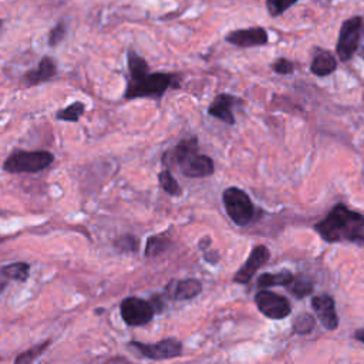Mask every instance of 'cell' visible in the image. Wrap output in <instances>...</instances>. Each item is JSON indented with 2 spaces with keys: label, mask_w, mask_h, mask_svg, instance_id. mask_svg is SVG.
Segmentation results:
<instances>
[{
  "label": "cell",
  "mask_w": 364,
  "mask_h": 364,
  "mask_svg": "<svg viewBox=\"0 0 364 364\" xmlns=\"http://www.w3.org/2000/svg\"><path fill=\"white\" fill-rule=\"evenodd\" d=\"M198 138L189 137L181 140L171 151L164 154L162 162L168 167H178L180 173L186 178H206L213 174V161L208 156L200 154Z\"/></svg>",
  "instance_id": "1"
},
{
  "label": "cell",
  "mask_w": 364,
  "mask_h": 364,
  "mask_svg": "<svg viewBox=\"0 0 364 364\" xmlns=\"http://www.w3.org/2000/svg\"><path fill=\"white\" fill-rule=\"evenodd\" d=\"M204 258H205V261L208 264H217L218 259H220V255H218L217 250H209V249H206L205 253H204Z\"/></svg>",
  "instance_id": "31"
},
{
  "label": "cell",
  "mask_w": 364,
  "mask_h": 364,
  "mask_svg": "<svg viewBox=\"0 0 364 364\" xmlns=\"http://www.w3.org/2000/svg\"><path fill=\"white\" fill-rule=\"evenodd\" d=\"M226 41L238 47L262 46L268 43V33L262 28L233 30L226 36Z\"/></svg>",
  "instance_id": "12"
},
{
  "label": "cell",
  "mask_w": 364,
  "mask_h": 364,
  "mask_svg": "<svg viewBox=\"0 0 364 364\" xmlns=\"http://www.w3.org/2000/svg\"><path fill=\"white\" fill-rule=\"evenodd\" d=\"M364 217L347 209L345 205H336L328 218L316 225V231L328 242L356 241L361 237Z\"/></svg>",
  "instance_id": "2"
},
{
  "label": "cell",
  "mask_w": 364,
  "mask_h": 364,
  "mask_svg": "<svg viewBox=\"0 0 364 364\" xmlns=\"http://www.w3.org/2000/svg\"><path fill=\"white\" fill-rule=\"evenodd\" d=\"M238 103V100L231 94H220L213 98L212 104L208 109V114L211 117H215L229 125L235 124V116H233V105Z\"/></svg>",
  "instance_id": "14"
},
{
  "label": "cell",
  "mask_w": 364,
  "mask_h": 364,
  "mask_svg": "<svg viewBox=\"0 0 364 364\" xmlns=\"http://www.w3.org/2000/svg\"><path fill=\"white\" fill-rule=\"evenodd\" d=\"M198 246H200V249H201V250H204V252H205V250H206V249L211 246V239H209V238H204V239H202V241L198 244Z\"/></svg>",
  "instance_id": "32"
},
{
  "label": "cell",
  "mask_w": 364,
  "mask_h": 364,
  "mask_svg": "<svg viewBox=\"0 0 364 364\" xmlns=\"http://www.w3.org/2000/svg\"><path fill=\"white\" fill-rule=\"evenodd\" d=\"M270 258V253L268 250L266 246L259 245V246H255L252 253L249 255L248 261L244 264V266L237 272L233 277V282L241 283V285H246L253 275L258 272Z\"/></svg>",
  "instance_id": "10"
},
{
  "label": "cell",
  "mask_w": 364,
  "mask_h": 364,
  "mask_svg": "<svg viewBox=\"0 0 364 364\" xmlns=\"http://www.w3.org/2000/svg\"><path fill=\"white\" fill-rule=\"evenodd\" d=\"M364 30V21L360 16L346 20L340 29L337 41V54L341 61H347L353 57L360 46V40Z\"/></svg>",
  "instance_id": "6"
},
{
  "label": "cell",
  "mask_w": 364,
  "mask_h": 364,
  "mask_svg": "<svg viewBox=\"0 0 364 364\" xmlns=\"http://www.w3.org/2000/svg\"><path fill=\"white\" fill-rule=\"evenodd\" d=\"M56 74H57V64L54 58H52L50 56H45L40 60L39 66L34 70H30L25 74L23 80L29 87H33V85H39L41 83L52 80Z\"/></svg>",
  "instance_id": "13"
},
{
  "label": "cell",
  "mask_w": 364,
  "mask_h": 364,
  "mask_svg": "<svg viewBox=\"0 0 364 364\" xmlns=\"http://www.w3.org/2000/svg\"><path fill=\"white\" fill-rule=\"evenodd\" d=\"M9 282H12L9 279V276L6 275V272L3 270V268H0V295H2L5 292V289L8 288Z\"/></svg>",
  "instance_id": "30"
},
{
  "label": "cell",
  "mask_w": 364,
  "mask_h": 364,
  "mask_svg": "<svg viewBox=\"0 0 364 364\" xmlns=\"http://www.w3.org/2000/svg\"><path fill=\"white\" fill-rule=\"evenodd\" d=\"M64 36H66V26H64V23L56 25L50 30V34H49V45L53 46V47L57 46L58 43L64 39Z\"/></svg>",
  "instance_id": "28"
},
{
  "label": "cell",
  "mask_w": 364,
  "mask_h": 364,
  "mask_svg": "<svg viewBox=\"0 0 364 364\" xmlns=\"http://www.w3.org/2000/svg\"><path fill=\"white\" fill-rule=\"evenodd\" d=\"M2 26H3V20L0 19V30H2Z\"/></svg>",
  "instance_id": "34"
},
{
  "label": "cell",
  "mask_w": 364,
  "mask_h": 364,
  "mask_svg": "<svg viewBox=\"0 0 364 364\" xmlns=\"http://www.w3.org/2000/svg\"><path fill=\"white\" fill-rule=\"evenodd\" d=\"M222 200L229 218L235 224L238 226H246L248 224H250V221L253 220L255 208L250 198L242 189L233 186L225 189Z\"/></svg>",
  "instance_id": "5"
},
{
  "label": "cell",
  "mask_w": 364,
  "mask_h": 364,
  "mask_svg": "<svg viewBox=\"0 0 364 364\" xmlns=\"http://www.w3.org/2000/svg\"><path fill=\"white\" fill-rule=\"evenodd\" d=\"M293 281V275L289 270L281 272V273H265L259 277L258 285L259 288H272V286H289V283Z\"/></svg>",
  "instance_id": "18"
},
{
  "label": "cell",
  "mask_w": 364,
  "mask_h": 364,
  "mask_svg": "<svg viewBox=\"0 0 364 364\" xmlns=\"http://www.w3.org/2000/svg\"><path fill=\"white\" fill-rule=\"evenodd\" d=\"M354 337L357 340H360L361 343H364V329H358L356 333H354Z\"/></svg>",
  "instance_id": "33"
},
{
  "label": "cell",
  "mask_w": 364,
  "mask_h": 364,
  "mask_svg": "<svg viewBox=\"0 0 364 364\" xmlns=\"http://www.w3.org/2000/svg\"><path fill=\"white\" fill-rule=\"evenodd\" d=\"M158 180H160L161 188L167 192L168 195H171V197H180L182 194V188L180 186V184L174 178V175L171 174L169 169L161 171L160 175H158Z\"/></svg>",
  "instance_id": "20"
},
{
  "label": "cell",
  "mask_w": 364,
  "mask_h": 364,
  "mask_svg": "<svg viewBox=\"0 0 364 364\" xmlns=\"http://www.w3.org/2000/svg\"><path fill=\"white\" fill-rule=\"evenodd\" d=\"M120 312L124 323L133 328L148 325L156 314V309L151 302L136 296L125 297L120 305Z\"/></svg>",
  "instance_id": "7"
},
{
  "label": "cell",
  "mask_w": 364,
  "mask_h": 364,
  "mask_svg": "<svg viewBox=\"0 0 364 364\" xmlns=\"http://www.w3.org/2000/svg\"><path fill=\"white\" fill-rule=\"evenodd\" d=\"M52 345V340H46L45 343H40V345H36L33 346L32 349L23 352V353H20L17 357H16V363L17 364H28V363H32L39 356L43 354V352H45L49 346Z\"/></svg>",
  "instance_id": "24"
},
{
  "label": "cell",
  "mask_w": 364,
  "mask_h": 364,
  "mask_svg": "<svg viewBox=\"0 0 364 364\" xmlns=\"http://www.w3.org/2000/svg\"><path fill=\"white\" fill-rule=\"evenodd\" d=\"M337 67V61L333 57V54H330L326 50H319L312 61V66L310 70L313 74L319 76V77H325L332 74Z\"/></svg>",
  "instance_id": "16"
},
{
  "label": "cell",
  "mask_w": 364,
  "mask_h": 364,
  "mask_svg": "<svg viewBox=\"0 0 364 364\" xmlns=\"http://www.w3.org/2000/svg\"><path fill=\"white\" fill-rule=\"evenodd\" d=\"M312 308L314 309L320 323H322L328 330H334L339 326L334 301L330 295L323 293L320 296H314L312 301Z\"/></svg>",
  "instance_id": "11"
},
{
  "label": "cell",
  "mask_w": 364,
  "mask_h": 364,
  "mask_svg": "<svg viewBox=\"0 0 364 364\" xmlns=\"http://www.w3.org/2000/svg\"><path fill=\"white\" fill-rule=\"evenodd\" d=\"M54 156L49 151H23L17 149L3 164V171L9 174H34L49 168Z\"/></svg>",
  "instance_id": "4"
},
{
  "label": "cell",
  "mask_w": 364,
  "mask_h": 364,
  "mask_svg": "<svg viewBox=\"0 0 364 364\" xmlns=\"http://www.w3.org/2000/svg\"><path fill=\"white\" fill-rule=\"evenodd\" d=\"M314 319L312 314H308V313H303L299 316L296 319V322H295V330L297 333H301V334H306V333H310L313 329H314Z\"/></svg>",
  "instance_id": "27"
},
{
  "label": "cell",
  "mask_w": 364,
  "mask_h": 364,
  "mask_svg": "<svg viewBox=\"0 0 364 364\" xmlns=\"http://www.w3.org/2000/svg\"><path fill=\"white\" fill-rule=\"evenodd\" d=\"M297 0H266V5L269 9V13L273 17L281 16L285 13L290 6H293Z\"/></svg>",
  "instance_id": "26"
},
{
  "label": "cell",
  "mask_w": 364,
  "mask_h": 364,
  "mask_svg": "<svg viewBox=\"0 0 364 364\" xmlns=\"http://www.w3.org/2000/svg\"><path fill=\"white\" fill-rule=\"evenodd\" d=\"M114 248L121 253H137L140 249V241L134 235H122L114 241Z\"/></svg>",
  "instance_id": "23"
},
{
  "label": "cell",
  "mask_w": 364,
  "mask_h": 364,
  "mask_svg": "<svg viewBox=\"0 0 364 364\" xmlns=\"http://www.w3.org/2000/svg\"><path fill=\"white\" fill-rule=\"evenodd\" d=\"M255 302L258 309L269 319L281 320L290 314L292 308L286 297L276 295L273 292L262 290L255 297Z\"/></svg>",
  "instance_id": "9"
},
{
  "label": "cell",
  "mask_w": 364,
  "mask_h": 364,
  "mask_svg": "<svg viewBox=\"0 0 364 364\" xmlns=\"http://www.w3.org/2000/svg\"><path fill=\"white\" fill-rule=\"evenodd\" d=\"M289 290L297 297H305L312 293L313 283L309 282L308 279H293L289 283Z\"/></svg>",
  "instance_id": "25"
},
{
  "label": "cell",
  "mask_w": 364,
  "mask_h": 364,
  "mask_svg": "<svg viewBox=\"0 0 364 364\" xmlns=\"http://www.w3.org/2000/svg\"><path fill=\"white\" fill-rule=\"evenodd\" d=\"M6 275L9 276L10 281L14 282H26L29 279V272L30 266L26 262H16L6 266H2Z\"/></svg>",
  "instance_id": "22"
},
{
  "label": "cell",
  "mask_w": 364,
  "mask_h": 364,
  "mask_svg": "<svg viewBox=\"0 0 364 364\" xmlns=\"http://www.w3.org/2000/svg\"><path fill=\"white\" fill-rule=\"evenodd\" d=\"M168 292L175 301H189V299L197 297L202 292V285L198 279H184L169 286Z\"/></svg>",
  "instance_id": "15"
},
{
  "label": "cell",
  "mask_w": 364,
  "mask_h": 364,
  "mask_svg": "<svg viewBox=\"0 0 364 364\" xmlns=\"http://www.w3.org/2000/svg\"><path fill=\"white\" fill-rule=\"evenodd\" d=\"M84 111H85V104L81 101H76V103L70 104L69 107H66V109L57 111L56 117H57V120H61V121L77 122L81 118V116L84 114Z\"/></svg>",
  "instance_id": "21"
},
{
  "label": "cell",
  "mask_w": 364,
  "mask_h": 364,
  "mask_svg": "<svg viewBox=\"0 0 364 364\" xmlns=\"http://www.w3.org/2000/svg\"><path fill=\"white\" fill-rule=\"evenodd\" d=\"M174 87H178V78L175 74L147 73L138 78H130L124 98H161L169 89Z\"/></svg>",
  "instance_id": "3"
},
{
  "label": "cell",
  "mask_w": 364,
  "mask_h": 364,
  "mask_svg": "<svg viewBox=\"0 0 364 364\" xmlns=\"http://www.w3.org/2000/svg\"><path fill=\"white\" fill-rule=\"evenodd\" d=\"M127 60H128V72H130V78H138L149 73L147 61L140 54H137L134 50L128 52Z\"/></svg>",
  "instance_id": "19"
},
{
  "label": "cell",
  "mask_w": 364,
  "mask_h": 364,
  "mask_svg": "<svg viewBox=\"0 0 364 364\" xmlns=\"http://www.w3.org/2000/svg\"><path fill=\"white\" fill-rule=\"evenodd\" d=\"M0 241H2V239H0Z\"/></svg>",
  "instance_id": "35"
},
{
  "label": "cell",
  "mask_w": 364,
  "mask_h": 364,
  "mask_svg": "<svg viewBox=\"0 0 364 364\" xmlns=\"http://www.w3.org/2000/svg\"><path fill=\"white\" fill-rule=\"evenodd\" d=\"M131 349L149 360H168L182 354V343L175 337L164 339L156 345H147L141 341H130Z\"/></svg>",
  "instance_id": "8"
},
{
  "label": "cell",
  "mask_w": 364,
  "mask_h": 364,
  "mask_svg": "<svg viewBox=\"0 0 364 364\" xmlns=\"http://www.w3.org/2000/svg\"><path fill=\"white\" fill-rule=\"evenodd\" d=\"M171 239L165 235H154V237H149L145 245V256L147 258H157V256L165 253V250L171 246Z\"/></svg>",
  "instance_id": "17"
},
{
  "label": "cell",
  "mask_w": 364,
  "mask_h": 364,
  "mask_svg": "<svg viewBox=\"0 0 364 364\" xmlns=\"http://www.w3.org/2000/svg\"><path fill=\"white\" fill-rule=\"evenodd\" d=\"M273 70L279 74H289L295 70L293 63L286 58H279L273 63Z\"/></svg>",
  "instance_id": "29"
}]
</instances>
